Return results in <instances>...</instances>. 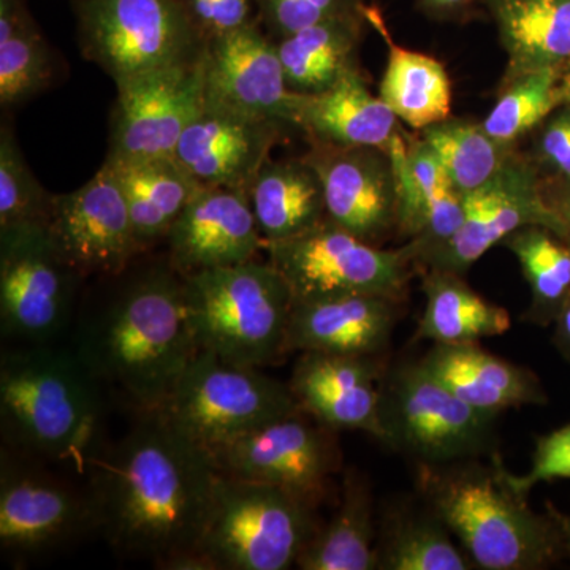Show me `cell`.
I'll list each match as a JSON object with an SVG mask.
<instances>
[{
    "instance_id": "cell-46",
    "label": "cell",
    "mask_w": 570,
    "mask_h": 570,
    "mask_svg": "<svg viewBox=\"0 0 570 570\" xmlns=\"http://www.w3.org/2000/svg\"><path fill=\"white\" fill-rule=\"evenodd\" d=\"M547 512L550 513L551 519L557 521L558 528L561 531L562 546H564V553L570 557V515H566V513L560 512L557 508H554L551 502L547 504Z\"/></svg>"
},
{
    "instance_id": "cell-35",
    "label": "cell",
    "mask_w": 570,
    "mask_h": 570,
    "mask_svg": "<svg viewBox=\"0 0 570 570\" xmlns=\"http://www.w3.org/2000/svg\"><path fill=\"white\" fill-rule=\"evenodd\" d=\"M51 80L50 50L21 0H0V104L28 102Z\"/></svg>"
},
{
    "instance_id": "cell-8",
    "label": "cell",
    "mask_w": 570,
    "mask_h": 570,
    "mask_svg": "<svg viewBox=\"0 0 570 570\" xmlns=\"http://www.w3.org/2000/svg\"><path fill=\"white\" fill-rule=\"evenodd\" d=\"M82 56L115 85L200 62L206 40L179 0H81Z\"/></svg>"
},
{
    "instance_id": "cell-22",
    "label": "cell",
    "mask_w": 570,
    "mask_h": 570,
    "mask_svg": "<svg viewBox=\"0 0 570 570\" xmlns=\"http://www.w3.org/2000/svg\"><path fill=\"white\" fill-rule=\"evenodd\" d=\"M397 187V235L409 261L423 258L452 239L464 219V197L422 138L396 135L390 148Z\"/></svg>"
},
{
    "instance_id": "cell-45",
    "label": "cell",
    "mask_w": 570,
    "mask_h": 570,
    "mask_svg": "<svg viewBox=\"0 0 570 570\" xmlns=\"http://www.w3.org/2000/svg\"><path fill=\"white\" fill-rule=\"evenodd\" d=\"M423 9L436 14H452L464 10L472 0H419Z\"/></svg>"
},
{
    "instance_id": "cell-33",
    "label": "cell",
    "mask_w": 570,
    "mask_h": 570,
    "mask_svg": "<svg viewBox=\"0 0 570 570\" xmlns=\"http://www.w3.org/2000/svg\"><path fill=\"white\" fill-rule=\"evenodd\" d=\"M502 245L515 255L531 288L524 321L540 326L554 324L570 296V247L540 225L519 228Z\"/></svg>"
},
{
    "instance_id": "cell-25",
    "label": "cell",
    "mask_w": 570,
    "mask_h": 570,
    "mask_svg": "<svg viewBox=\"0 0 570 570\" xmlns=\"http://www.w3.org/2000/svg\"><path fill=\"white\" fill-rule=\"evenodd\" d=\"M400 122L389 105L370 91L362 71L355 69L325 92L303 97L296 127L311 142L390 151L396 135L403 132Z\"/></svg>"
},
{
    "instance_id": "cell-41",
    "label": "cell",
    "mask_w": 570,
    "mask_h": 570,
    "mask_svg": "<svg viewBox=\"0 0 570 570\" xmlns=\"http://www.w3.org/2000/svg\"><path fill=\"white\" fill-rule=\"evenodd\" d=\"M505 479L524 497L540 482L570 479V423L538 438L528 474L513 475L505 469Z\"/></svg>"
},
{
    "instance_id": "cell-42",
    "label": "cell",
    "mask_w": 570,
    "mask_h": 570,
    "mask_svg": "<svg viewBox=\"0 0 570 570\" xmlns=\"http://www.w3.org/2000/svg\"><path fill=\"white\" fill-rule=\"evenodd\" d=\"M195 28L208 43L216 37L245 29L258 22L255 0H179Z\"/></svg>"
},
{
    "instance_id": "cell-10",
    "label": "cell",
    "mask_w": 570,
    "mask_h": 570,
    "mask_svg": "<svg viewBox=\"0 0 570 570\" xmlns=\"http://www.w3.org/2000/svg\"><path fill=\"white\" fill-rule=\"evenodd\" d=\"M381 415L382 442L419 464L459 463L493 450L497 419L468 406L420 363L385 373Z\"/></svg>"
},
{
    "instance_id": "cell-12",
    "label": "cell",
    "mask_w": 570,
    "mask_h": 570,
    "mask_svg": "<svg viewBox=\"0 0 570 570\" xmlns=\"http://www.w3.org/2000/svg\"><path fill=\"white\" fill-rule=\"evenodd\" d=\"M45 461L3 445L0 452V550L22 561L97 532L88 487L52 474Z\"/></svg>"
},
{
    "instance_id": "cell-32",
    "label": "cell",
    "mask_w": 570,
    "mask_h": 570,
    "mask_svg": "<svg viewBox=\"0 0 570 570\" xmlns=\"http://www.w3.org/2000/svg\"><path fill=\"white\" fill-rule=\"evenodd\" d=\"M422 288L426 303L419 322L420 340L478 343L483 337L504 335L512 325L505 307L483 298L459 273L425 269Z\"/></svg>"
},
{
    "instance_id": "cell-28",
    "label": "cell",
    "mask_w": 570,
    "mask_h": 570,
    "mask_svg": "<svg viewBox=\"0 0 570 570\" xmlns=\"http://www.w3.org/2000/svg\"><path fill=\"white\" fill-rule=\"evenodd\" d=\"M247 195L265 245L306 234L326 219L324 186L305 156L269 159Z\"/></svg>"
},
{
    "instance_id": "cell-30",
    "label": "cell",
    "mask_w": 570,
    "mask_h": 570,
    "mask_svg": "<svg viewBox=\"0 0 570 570\" xmlns=\"http://www.w3.org/2000/svg\"><path fill=\"white\" fill-rule=\"evenodd\" d=\"M366 24L365 14L333 18L275 41L291 91L325 92L358 69L356 51Z\"/></svg>"
},
{
    "instance_id": "cell-31",
    "label": "cell",
    "mask_w": 570,
    "mask_h": 570,
    "mask_svg": "<svg viewBox=\"0 0 570 570\" xmlns=\"http://www.w3.org/2000/svg\"><path fill=\"white\" fill-rule=\"evenodd\" d=\"M296 568L302 570H376V521L374 501L366 479L347 472L336 512L317 528Z\"/></svg>"
},
{
    "instance_id": "cell-1",
    "label": "cell",
    "mask_w": 570,
    "mask_h": 570,
    "mask_svg": "<svg viewBox=\"0 0 570 570\" xmlns=\"http://www.w3.org/2000/svg\"><path fill=\"white\" fill-rule=\"evenodd\" d=\"M85 478L97 532L119 557L156 568L197 549L219 471L208 452L154 411L138 412L118 441L104 442Z\"/></svg>"
},
{
    "instance_id": "cell-47",
    "label": "cell",
    "mask_w": 570,
    "mask_h": 570,
    "mask_svg": "<svg viewBox=\"0 0 570 570\" xmlns=\"http://www.w3.org/2000/svg\"><path fill=\"white\" fill-rule=\"evenodd\" d=\"M560 96L562 105H570V62L561 71Z\"/></svg>"
},
{
    "instance_id": "cell-7",
    "label": "cell",
    "mask_w": 570,
    "mask_h": 570,
    "mask_svg": "<svg viewBox=\"0 0 570 570\" xmlns=\"http://www.w3.org/2000/svg\"><path fill=\"white\" fill-rule=\"evenodd\" d=\"M299 411L288 384L262 367L236 365L200 351L159 409L209 455L266 423Z\"/></svg>"
},
{
    "instance_id": "cell-16",
    "label": "cell",
    "mask_w": 570,
    "mask_h": 570,
    "mask_svg": "<svg viewBox=\"0 0 570 570\" xmlns=\"http://www.w3.org/2000/svg\"><path fill=\"white\" fill-rule=\"evenodd\" d=\"M527 225L550 227L542 174L530 154L515 149L490 183L464 197V219L450 242L420 262V268L463 275L494 246Z\"/></svg>"
},
{
    "instance_id": "cell-38",
    "label": "cell",
    "mask_w": 570,
    "mask_h": 570,
    "mask_svg": "<svg viewBox=\"0 0 570 570\" xmlns=\"http://www.w3.org/2000/svg\"><path fill=\"white\" fill-rule=\"evenodd\" d=\"M52 195L41 187L26 163L13 130L0 129V228L48 224Z\"/></svg>"
},
{
    "instance_id": "cell-13",
    "label": "cell",
    "mask_w": 570,
    "mask_h": 570,
    "mask_svg": "<svg viewBox=\"0 0 570 570\" xmlns=\"http://www.w3.org/2000/svg\"><path fill=\"white\" fill-rule=\"evenodd\" d=\"M335 434L299 409L225 445L212 459L220 474L276 487L317 509L341 468Z\"/></svg>"
},
{
    "instance_id": "cell-24",
    "label": "cell",
    "mask_w": 570,
    "mask_h": 570,
    "mask_svg": "<svg viewBox=\"0 0 570 570\" xmlns=\"http://www.w3.org/2000/svg\"><path fill=\"white\" fill-rule=\"evenodd\" d=\"M419 363L463 403L490 417L549 401L532 371L483 351L478 343H436Z\"/></svg>"
},
{
    "instance_id": "cell-21",
    "label": "cell",
    "mask_w": 570,
    "mask_h": 570,
    "mask_svg": "<svg viewBox=\"0 0 570 570\" xmlns=\"http://www.w3.org/2000/svg\"><path fill=\"white\" fill-rule=\"evenodd\" d=\"M285 124L249 118L220 108L204 107L184 130L174 159L205 187L249 193L268 163Z\"/></svg>"
},
{
    "instance_id": "cell-19",
    "label": "cell",
    "mask_w": 570,
    "mask_h": 570,
    "mask_svg": "<svg viewBox=\"0 0 570 570\" xmlns=\"http://www.w3.org/2000/svg\"><path fill=\"white\" fill-rule=\"evenodd\" d=\"M167 257L183 276L255 261L265 249L249 195L202 186L165 238Z\"/></svg>"
},
{
    "instance_id": "cell-20",
    "label": "cell",
    "mask_w": 570,
    "mask_h": 570,
    "mask_svg": "<svg viewBox=\"0 0 570 570\" xmlns=\"http://www.w3.org/2000/svg\"><path fill=\"white\" fill-rule=\"evenodd\" d=\"M384 376L379 356L302 352L288 387L299 409L322 425L335 431H363L384 441Z\"/></svg>"
},
{
    "instance_id": "cell-2",
    "label": "cell",
    "mask_w": 570,
    "mask_h": 570,
    "mask_svg": "<svg viewBox=\"0 0 570 570\" xmlns=\"http://www.w3.org/2000/svg\"><path fill=\"white\" fill-rule=\"evenodd\" d=\"M137 261L100 277L102 291L78 306L70 344L102 389L135 414L159 411L198 354L181 273L168 257Z\"/></svg>"
},
{
    "instance_id": "cell-44",
    "label": "cell",
    "mask_w": 570,
    "mask_h": 570,
    "mask_svg": "<svg viewBox=\"0 0 570 570\" xmlns=\"http://www.w3.org/2000/svg\"><path fill=\"white\" fill-rule=\"evenodd\" d=\"M554 344L570 360V296L566 305L562 306L560 316L554 321Z\"/></svg>"
},
{
    "instance_id": "cell-18",
    "label": "cell",
    "mask_w": 570,
    "mask_h": 570,
    "mask_svg": "<svg viewBox=\"0 0 570 570\" xmlns=\"http://www.w3.org/2000/svg\"><path fill=\"white\" fill-rule=\"evenodd\" d=\"M307 163L324 186L326 219L382 246L397 235V187L390 151L311 142Z\"/></svg>"
},
{
    "instance_id": "cell-37",
    "label": "cell",
    "mask_w": 570,
    "mask_h": 570,
    "mask_svg": "<svg viewBox=\"0 0 570 570\" xmlns=\"http://www.w3.org/2000/svg\"><path fill=\"white\" fill-rule=\"evenodd\" d=\"M561 71L547 69L502 81V91L482 126L491 138L515 148L517 142L561 107Z\"/></svg>"
},
{
    "instance_id": "cell-15",
    "label": "cell",
    "mask_w": 570,
    "mask_h": 570,
    "mask_svg": "<svg viewBox=\"0 0 570 570\" xmlns=\"http://www.w3.org/2000/svg\"><path fill=\"white\" fill-rule=\"evenodd\" d=\"M48 230L81 276L119 275L142 253L121 184L105 163L85 186L52 195Z\"/></svg>"
},
{
    "instance_id": "cell-40",
    "label": "cell",
    "mask_w": 570,
    "mask_h": 570,
    "mask_svg": "<svg viewBox=\"0 0 570 570\" xmlns=\"http://www.w3.org/2000/svg\"><path fill=\"white\" fill-rule=\"evenodd\" d=\"M530 157L543 178L570 181V105L558 107L534 130Z\"/></svg>"
},
{
    "instance_id": "cell-36",
    "label": "cell",
    "mask_w": 570,
    "mask_h": 570,
    "mask_svg": "<svg viewBox=\"0 0 570 570\" xmlns=\"http://www.w3.org/2000/svg\"><path fill=\"white\" fill-rule=\"evenodd\" d=\"M379 569L382 570H469L474 562L453 543L452 532L430 509L407 513L390 524L382 539Z\"/></svg>"
},
{
    "instance_id": "cell-17",
    "label": "cell",
    "mask_w": 570,
    "mask_h": 570,
    "mask_svg": "<svg viewBox=\"0 0 570 570\" xmlns=\"http://www.w3.org/2000/svg\"><path fill=\"white\" fill-rule=\"evenodd\" d=\"M205 105L295 126L305 94L288 88L276 43L258 22L206 43Z\"/></svg>"
},
{
    "instance_id": "cell-14",
    "label": "cell",
    "mask_w": 570,
    "mask_h": 570,
    "mask_svg": "<svg viewBox=\"0 0 570 570\" xmlns=\"http://www.w3.org/2000/svg\"><path fill=\"white\" fill-rule=\"evenodd\" d=\"M108 163L174 157L205 107L204 59L116 85Z\"/></svg>"
},
{
    "instance_id": "cell-3",
    "label": "cell",
    "mask_w": 570,
    "mask_h": 570,
    "mask_svg": "<svg viewBox=\"0 0 570 570\" xmlns=\"http://www.w3.org/2000/svg\"><path fill=\"white\" fill-rule=\"evenodd\" d=\"M102 385L71 347L10 344L0 355L6 448L86 475L104 444Z\"/></svg>"
},
{
    "instance_id": "cell-34",
    "label": "cell",
    "mask_w": 570,
    "mask_h": 570,
    "mask_svg": "<svg viewBox=\"0 0 570 570\" xmlns=\"http://www.w3.org/2000/svg\"><path fill=\"white\" fill-rule=\"evenodd\" d=\"M419 137L463 197L490 183L517 149L491 138L482 122L464 118H448L428 126Z\"/></svg>"
},
{
    "instance_id": "cell-6",
    "label": "cell",
    "mask_w": 570,
    "mask_h": 570,
    "mask_svg": "<svg viewBox=\"0 0 570 570\" xmlns=\"http://www.w3.org/2000/svg\"><path fill=\"white\" fill-rule=\"evenodd\" d=\"M316 509L266 483L220 474L197 549L216 570H285L314 532Z\"/></svg>"
},
{
    "instance_id": "cell-29",
    "label": "cell",
    "mask_w": 570,
    "mask_h": 570,
    "mask_svg": "<svg viewBox=\"0 0 570 570\" xmlns=\"http://www.w3.org/2000/svg\"><path fill=\"white\" fill-rule=\"evenodd\" d=\"M105 163L111 165L121 184L142 253L165 243L200 184L174 157Z\"/></svg>"
},
{
    "instance_id": "cell-27",
    "label": "cell",
    "mask_w": 570,
    "mask_h": 570,
    "mask_svg": "<svg viewBox=\"0 0 570 570\" xmlns=\"http://www.w3.org/2000/svg\"><path fill=\"white\" fill-rule=\"evenodd\" d=\"M367 24L373 26L389 48L387 66L379 97L401 122L414 130L445 121L452 115V81L444 63L425 52L407 50L392 39L377 7L366 6Z\"/></svg>"
},
{
    "instance_id": "cell-39",
    "label": "cell",
    "mask_w": 570,
    "mask_h": 570,
    "mask_svg": "<svg viewBox=\"0 0 570 570\" xmlns=\"http://www.w3.org/2000/svg\"><path fill=\"white\" fill-rule=\"evenodd\" d=\"M258 20L269 39L277 41L292 33L333 20L365 14V0H255Z\"/></svg>"
},
{
    "instance_id": "cell-23",
    "label": "cell",
    "mask_w": 570,
    "mask_h": 570,
    "mask_svg": "<svg viewBox=\"0 0 570 570\" xmlns=\"http://www.w3.org/2000/svg\"><path fill=\"white\" fill-rule=\"evenodd\" d=\"M400 309L401 299L382 295L294 303L287 352L381 356L387 351Z\"/></svg>"
},
{
    "instance_id": "cell-4",
    "label": "cell",
    "mask_w": 570,
    "mask_h": 570,
    "mask_svg": "<svg viewBox=\"0 0 570 570\" xmlns=\"http://www.w3.org/2000/svg\"><path fill=\"white\" fill-rule=\"evenodd\" d=\"M419 490L428 505L459 539L475 568L540 570L564 553L560 528L534 512L528 497L505 479L499 455L491 466L466 460L419 464Z\"/></svg>"
},
{
    "instance_id": "cell-5",
    "label": "cell",
    "mask_w": 570,
    "mask_h": 570,
    "mask_svg": "<svg viewBox=\"0 0 570 570\" xmlns=\"http://www.w3.org/2000/svg\"><path fill=\"white\" fill-rule=\"evenodd\" d=\"M184 277V299L198 352L265 367L287 354L294 296L283 275L255 261Z\"/></svg>"
},
{
    "instance_id": "cell-26",
    "label": "cell",
    "mask_w": 570,
    "mask_h": 570,
    "mask_svg": "<svg viewBox=\"0 0 570 570\" xmlns=\"http://www.w3.org/2000/svg\"><path fill=\"white\" fill-rule=\"evenodd\" d=\"M508 55L504 80L570 62V0H483Z\"/></svg>"
},
{
    "instance_id": "cell-9",
    "label": "cell",
    "mask_w": 570,
    "mask_h": 570,
    "mask_svg": "<svg viewBox=\"0 0 570 570\" xmlns=\"http://www.w3.org/2000/svg\"><path fill=\"white\" fill-rule=\"evenodd\" d=\"M81 276L47 224L0 228V333L10 344H56L73 325Z\"/></svg>"
},
{
    "instance_id": "cell-11",
    "label": "cell",
    "mask_w": 570,
    "mask_h": 570,
    "mask_svg": "<svg viewBox=\"0 0 570 570\" xmlns=\"http://www.w3.org/2000/svg\"><path fill=\"white\" fill-rule=\"evenodd\" d=\"M265 250L294 303L351 295L403 299L414 265L403 247L371 245L328 219L287 242L269 243Z\"/></svg>"
},
{
    "instance_id": "cell-43",
    "label": "cell",
    "mask_w": 570,
    "mask_h": 570,
    "mask_svg": "<svg viewBox=\"0 0 570 570\" xmlns=\"http://www.w3.org/2000/svg\"><path fill=\"white\" fill-rule=\"evenodd\" d=\"M542 195L550 214L549 230L570 247V181L542 176Z\"/></svg>"
}]
</instances>
